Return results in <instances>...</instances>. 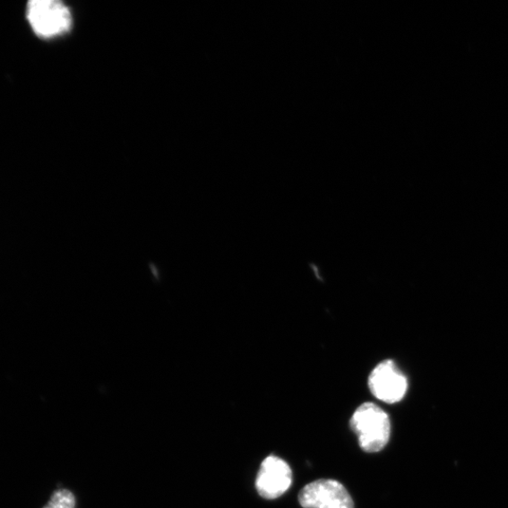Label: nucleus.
<instances>
[{
  "mask_svg": "<svg viewBox=\"0 0 508 508\" xmlns=\"http://www.w3.org/2000/svg\"><path fill=\"white\" fill-rule=\"evenodd\" d=\"M349 426L357 436L360 447L367 453L381 452L389 443L390 418L387 412L378 405L366 402L357 407Z\"/></svg>",
  "mask_w": 508,
  "mask_h": 508,
  "instance_id": "1",
  "label": "nucleus"
},
{
  "mask_svg": "<svg viewBox=\"0 0 508 508\" xmlns=\"http://www.w3.org/2000/svg\"><path fill=\"white\" fill-rule=\"evenodd\" d=\"M368 386L375 399L387 404H395L404 399L408 380L393 361L386 360L373 369Z\"/></svg>",
  "mask_w": 508,
  "mask_h": 508,
  "instance_id": "4",
  "label": "nucleus"
},
{
  "mask_svg": "<svg viewBox=\"0 0 508 508\" xmlns=\"http://www.w3.org/2000/svg\"><path fill=\"white\" fill-rule=\"evenodd\" d=\"M28 22L42 38H54L68 32L73 24L70 9L58 0H32L28 4Z\"/></svg>",
  "mask_w": 508,
  "mask_h": 508,
  "instance_id": "2",
  "label": "nucleus"
},
{
  "mask_svg": "<svg viewBox=\"0 0 508 508\" xmlns=\"http://www.w3.org/2000/svg\"><path fill=\"white\" fill-rule=\"evenodd\" d=\"M304 508H355L343 484L333 479H318L307 484L298 495Z\"/></svg>",
  "mask_w": 508,
  "mask_h": 508,
  "instance_id": "3",
  "label": "nucleus"
},
{
  "mask_svg": "<svg viewBox=\"0 0 508 508\" xmlns=\"http://www.w3.org/2000/svg\"><path fill=\"white\" fill-rule=\"evenodd\" d=\"M44 508H75V498L68 489L56 491Z\"/></svg>",
  "mask_w": 508,
  "mask_h": 508,
  "instance_id": "6",
  "label": "nucleus"
},
{
  "mask_svg": "<svg viewBox=\"0 0 508 508\" xmlns=\"http://www.w3.org/2000/svg\"><path fill=\"white\" fill-rule=\"evenodd\" d=\"M292 469L288 463L271 455L262 462L255 480L258 495L273 500L285 495L292 485Z\"/></svg>",
  "mask_w": 508,
  "mask_h": 508,
  "instance_id": "5",
  "label": "nucleus"
}]
</instances>
